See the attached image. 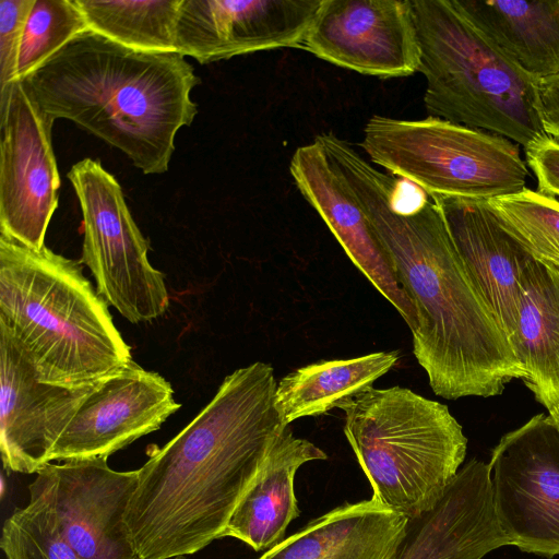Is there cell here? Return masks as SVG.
Returning <instances> with one entry per match:
<instances>
[{"instance_id":"14","label":"cell","mask_w":559,"mask_h":559,"mask_svg":"<svg viewBox=\"0 0 559 559\" xmlns=\"http://www.w3.org/2000/svg\"><path fill=\"white\" fill-rule=\"evenodd\" d=\"M180 406L163 376L132 360L87 394L53 445L50 463L108 459L159 429Z\"/></svg>"},{"instance_id":"11","label":"cell","mask_w":559,"mask_h":559,"mask_svg":"<svg viewBox=\"0 0 559 559\" xmlns=\"http://www.w3.org/2000/svg\"><path fill=\"white\" fill-rule=\"evenodd\" d=\"M301 48L381 79L408 76L419 68L411 0H322Z\"/></svg>"},{"instance_id":"16","label":"cell","mask_w":559,"mask_h":559,"mask_svg":"<svg viewBox=\"0 0 559 559\" xmlns=\"http://www.w3.org/2000/svg\"><path fill=\"white\" fill-rule=\"evenodd\" d=\"M289 173L301 195L320 215L354 265L415 333L419 318L414 304L397 281L371 219L317 138L296 148Z\"/></svg>"},{"instance_id":"20","label":"cell","mask_w":559,"mask_h":559,"mask_svg":"<svg viewBox=\"0 0 559 559\" xmlns=\"http://www.w3.org/2000/svg\"><path fill=\"white\" fill-rule=\"evenodd\" d=\"M408 519L373 498L310 521L258 559H393Z\"/></svg>"},{"instance_id":"3","label":"cell","mask_w":559,"mask_h":559,"mask_svg":"<svg viewBox=\"0 0 559 559\" xmlns=\"http://www.w3.org/2000/svg\"><path fill=\"white\" fill-rule=\"evenodd\" d=\"M52 120L68 119L122 151L145 175L168 170L201 83L179 52L123 47L91 29L22 80Z\"/></svg>"},{"instance_id":"23","label":"cell","mask_w":559,"mask_h":559,"mask_svg":"<svg viewBox=\"0 0 559 559\" xmlns=\"http://www.w3.org/2000/svg\"><path fill=\"white\" fill-rule=\"evenodd\" d=\"M393 352L348 359L322 360L293 370L277 382L275 406L285 426L304 417L322 416L370 388L399 361Z\"/></svg>"},{"instance_id":"22","label":"cell","mask_w":559,"mask_h":559,"mask_svg":"<svg viewBox=\"0 0 559 559\" xmlns=\"http://www.w3.org/2000/svg\"><path fill=\"white\" fill-rule=\"evenodd\" d=\"M512 347L535 399L547 409L558 405L559 267L534 259L525 267Z\"/></svg>"},{"instance_id":"2","label":"cell","mask_w":559,"mask_h":559,"mask_svg":"<svg viewBox=\"0 0 559 559\" xmlns=\"http://www.w3.org/2000/svg\"><path fill=\"white\" fill-rule=\"evenodd\" d=\"M276 386L267 362L235 370L192 421L150 453L124 516L136 558H181L223 538L286 427Z\"/></svg>"},{"instance_id":"4","label":"cell","mask_w":559,"mask_h":559,"mask_svg":"<svg viewBox=\"0 0 559 559\" xmlns=\"http://www.w3.org/2000/svg\"><path fill=\"white\" fill-rule=\"evenodd\" d=\"M108 306L81 262L0 235V330L41 382L90 388L133 360Z\"/></svg>"},{"instance_id":"8","label":"cell","mask_w":559,"mask_h":559,"mask_svg":"<svg viewBox=\"0 0 559 559\" xmlns=\"http://www.w3.org/2000/svg\"><path fill=\"white\" fill-rule=\"evenodd\" d=\"M67 176L83 217L81 263L92 272L98 294L131 323L163 316L169 306L164 275L148 260V241L117 179L92 158L75 163Z\"/></svg>"},{"instance_id":"6","label":"cell","mask_w":559,"mask_h":559,"mask_svg":"<svg viewBox=\"0 0 559 559\" xmlns=\"http://www.w3.org/2000/svg\"><path fill=\"white\" fill-rule=\"evenodd\" d=\"M337 408L371 498L408 520L432 510L467 449L463 428L447 405L396 385L372 386Z\"/></svg>"},{"instance_id":"27","label":"cell","mask_w":559,"mask_h":559,"mask_svg":"<svg viewBox=\"0 0 559 559\" xmlns=\"http://www.w3.org/2000/svg\"><path fill=\"white\" fill-rule=\"evenodd\" d=\"M88 29L75 0H35L20 47L17 81Z\"/></svg>"},{"instance_id":"15","label":"cell","mask_w":559,"mask_h":559,"mask_svg":"<svg viewBox=\"0 0 559 559\" xmlns=\"http://www.w3.org/2000/svg\"><path fill=\"white\" fill-rule=\"evenodd\" d=\"M96 385L68 389L41 382L22 349L0 330L3 467L13 473L36 474L49 464L53 445Z\"/></svg>"},{"instance_id":"9","label":"cell","mask_w":559,"mask_h":559,"mask_svg":"<svg viewBox=\"0 0 559 559\" xmlns=\"http://www.w3.org/2000/svg\"><path fill=\"white\" fill-rule=\"evenodd\" d=\"M499 525L525 552L559 555V428L538 414L506 433L489 462Z\"/></svg>"},{"instance_id":"10","label":"cell","mask_w":559,"mask_h":559,"mask_svg":"<svg viewBox=\"0 0 559 559\" xmlns=\"http://www.w3.org/2000/svg\"><path fill=\"white\" fill-rule=\"evenodd\" d=\"M53 122L22 80L0 92V235L35 250L59 201Z\"/></svg>"},{"instance_id":"17","label":"cell","mask_w":559,"mask_h":559,"mask_svg":"<svg viewBox=\"0 0 559 559\" xmlns=\"http://www.w3.org/2000/svg\"><path fill=\"white\" fill-rule=\"evenodd\" d=\"M506 545L510 540L496 516L489 465L473 459L432 510L408 521L393 559H481Z\"/></svg>"},{"instance_id":"5","label":"cell","mask_w":559,"mask_h":559,"mask_svg":"<svg viewBox=\"0 0 559 559\" xmlns=\"http://www.w3.org/2000/svg\"><path fill=\"white\" fill-rule=\"evenodd\" d=\"M430 117L504 136L526 147L547 135L539 80L506 57L456 0H411Z\"/></svg>"},{"instance_id":"7","label":"cell","mask_w":559,"mask_h":559,"mask_svg":"<svg viewBox=\"0 0 559 559\" xmlns=\"http://www.w3.org/2000/svg\"><path fill=\"white\" fill-rule=\"evenodd\" d=\"M359 145L373 164L430 197L487 201L526 188L528 169L519 144L441 118L402 120L374 115Z\"/></svg>"},{"instance_id":"30","label":"cell","mask_w":559,"mask_h":559,"mask_svg":"<svg viewBox=\"0 0 559 559\" xmlns=\"http://www.w3.org/2000/svg\"><path fill=\"white\" fill-rule=\"evenodd\" d=\"M539 103L545 132L559 141V74L539 80Z\"/></svg>"},{"instance_id":"21","label":"cell","mask_w":559,"mask_h":559,"mask_svg":"<svg viewBox=\"0 0 559 559\" xmlns=\"http://www.w3.org/2000/svg\"><path fill=\"white\" fill-rule=\"evenodd\" d=\"M501 52L531 76L559 74V0H456Z\"/></svg>"},{"instance_id":"18","label":"cell","mask_w":559,"mask_h":559,"mask_svg":"<svg viewBox=\"0 0 559 559\" xmlns=\"http://www.w3.org/2000/svg\"><path fill=\"white\" fill-rule=\"evenodd\" d=\"M475 286L511 345L522 300V276L533 258L500 226L484 200L431 197Z\"/></svg>"},{"instance_id":"13","label":"cell","mask_w":559,"mask_h":559,"mask_svg":"<svg viewBox=\"0 0 559 559\" xmlns=\"http://www.w3.org/2000/svg\"><path fill=\"white\" fill-rule=\"evenodd\" d=\"M322 0H181L176 45L201 64L301 48Z\"/></svg>"},{"instance_id":"26","label":"cell","mask_w":559,"mask_h":559,"mask_svg":"<svg viewBox=\"0 0 559 559\" xmlns=\"http://www.w3.org/2000/svg\"><path fill=\"white\" fill-rule=\"evenodd\" d=\"M29 501L4 522L0 546L7 559H84L67 538L46 492L28 486Z\"/></svg>"},{"instance_id":"32","label":"cell","mask_w":559,"mask_h":559,"mask_svg":"<svg viewBox=\"0 0 559 559\" xmlns=\"http://www.w3.org/2000/svg\"><path fill=\"white\" fill-rule=\"evenodd\" d=\"M175 559H182V558H175Z\"/></svg>"},{"instance_id":"25","label":"cell","mask_w":559,"mask_h":559,"mask_svg":"<svg viewBox=\"0 0 559 559\" xmlns=\"http://www.w3.org/2000/svg\"><path fill=\"white\" fill-rule=\"evenodd\" d=\"M500 226L537 262L559 267V201L525 188L486 201Z\"/></svg>"},{"instance_id":"24","label":"cell","mask_w":559,"mask_h":559,"mask_svg":"<svg viewBox=\"0 0 559 559\" xmlns=\"http://www.w3.org/2000/svg\"><path fill=\"white\" fill-rule=\"evenodd\" d=\"M88 28L123 47L178 52L176 32L181 0H75Z\"/></svg>"},{"instance_id":"31","label":"cell","mask_w":559,"mask_h":559,"mask_svg":"<svg viewBox=\"0 0 559 559\" xmlns=\"http://www.w3.org/2000/svg\"><path fill=\"white\" fill-rule=\"evenodd\" d=\"M548 413L559 428V404L548 409Z\"/></svg>"},{"instance_id":"12","label":"cell","mask_w":559,"mask_h":559,"mask_svg":"<svg viewBox=\"0 0 559 559\" xmlns=\"http://www.w3.org/2000/svg\"><path fill=\"white\" fill-rule=\"evenodd\" d=\"M139 469L119 472L107 457L49 463L34 485L51 501L73 548L84 559H134L124 516Z\"/></svg>"},{"instance_id":"28","label":"cell","mask_w":559,"mask_h":559,"mask_svg":"<svg viewBox=\"0 0 559 559\" xmlns=\"http://www.w3.org/2000/svg\"><path fill=\"white\" fill-rule=\"evenodd\" d=\"M35 0H0V92L17 81L24 28Z\"/></svg>"},{"instance_id":"29","label":"cell","mask_w":559,"mask_h":559,"mask_svg":"<svg viewBox=\"0 0 559 559\" xmlns=\"http://www.w3.org/2000/svg\"><path fill=\"white\" fill-rule=\"evenodd\" d=\"M526 163L537 179V190L548 197H559V141L548 134L525 147Z\"/></svg>"},{"instance_id":"19","label":"cell","mask_w":559,"mask_h":559,"mask_svg":"<svg viewBox=\"0 0 559 559\" xmlns=\"http://www.w3.org/2000/svg\"><path fill=\"white\" fill-rule=\"evenodd\" d=\"M328 454L286 426L273 441L259 472L234 511L223 537H234L255 551L280 544L299 516L295 495L297 471Z\"/></svg>"},{"instance_id":"1","label":"cell","mask_w":559,"mask_h":559,"mask_svg":"<svg viewBox=\"0 0 559 559\" xmlns=\"http://www.w3.org/2000/svg\"><path fill=\"white\" fill-rule=\"evenodd\" d=\"M319 141L347 180L386 251L419 328L413 354L436 395L448 400L499 395L524 370L478 292L433 199L417 185L383 174L345 140Z\"/></svg>"},{"instance_id":"33","label":"cell","mask_w":559,"mask_h":559,"mask_svg":"<svg viewBox=\"0 0 559 559\" xmlns=\"http://www.w3.org/2000/svg\"><path fill=\"white\" fill-rule=\"evenodd\" d=\"M134 559H139V558H134Z\"/></svg>"}]
</instances>
